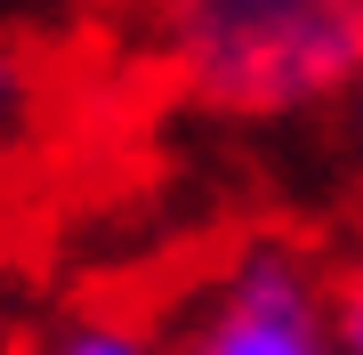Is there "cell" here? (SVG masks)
Masks as SVG:
<instances>
[{"label": "cell", "mask_w": 363, "mask_h": 355, "mask_svg": "<svg viewBox=\"0 0 363 355\" xmlns=\"http://www.w3.org/2000/svg\"><path fill=\"white\" fill-rule=\"evenodd\" d=\"M145 49L218 121H298L355 97L363 0H145Z\"/></svg>", "instance_id": "6da1fadb"}, {"label": "cell", "mask_w": 363, "mask_h": 355, "mask_svg": "<svg viewBox=\"0 0 363 355\" xmlns=\"http://www.w3.org/2000/svg\"><path fill=\"white\" fill-rule=\"evenodd\" d=\"M169 355H339L331 347V275L298 242H250L186 307Z\"/></svg>", "instance_id": "7a4b0ae2"}, {"label": "cell", "mask_w": 363, "mask_h": 355, "mask_svg": "<svg viewBox=\"0 0 363 355\" xmlns=\"http://www.w3.org/2000/svg\"><path fill=\"white\" fill-rule=\"evenodd\" d=\"M25 355H162L145 323H121V315H73V323H49Z\"/></svg>", "instance_id": "3957f363"}, {"label": "cell", "mask_w": 363, "mask_h": 355, "mask_svg": "<svg viewBox=\"0 0 363 355\" xmlns=\"http://www.w3.org/2000/svg\"><path fill=\"white\" fill-rule=\"evenodd\" d=\"M33 121H40V73H33V57L0 33V178H9V162L25 154Z\"/></svg>", "instance_id": "277c9868"}, {"label": "cell", "mask_w": 363, "mask_h": 355, "mask_svg": "<svg viewBox=\"0 0 363 355\" xmlns=\"http://www.w3.org/2000/svg\"><path fill=\"white\" fill-rule=\"evenodd\" d=\"M331 347L363 355V259L331 266Z\"/></svg>", "instance_id": "5b68a950"}, {"label": "cell", "mask_w": 363, "mask_h": 355, "mask_svg": "<svg viewBox=\"0 0 363 355\" xmlns=\"http://www.w3.org/2000/svg\"><path fill=\"white\" fill-rule=\"evenodd\" d=\"M339 113H347V154H355V170H363V81H355V97Z\"/></svg>", "instance_id": "8992f818"}]
</instances>
